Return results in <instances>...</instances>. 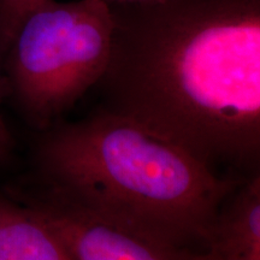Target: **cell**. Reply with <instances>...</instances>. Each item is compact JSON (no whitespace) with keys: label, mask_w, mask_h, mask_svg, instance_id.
Returning <instances> with one entry per match:
<instances>
[{"label":"cell","mask_w":260,"mask_h":260,"mask_svg":"<svg viewBox=\"0 0 260 260\" xmlns=\"http://www.w3.org/2000/svg\"><path fill=\"white\" fill-rule=\"evenodd\" d=\"M0 260H74L63 240L31 207L0 199Z\"/></svg>","instance_id":"cell-6"},{"label":"cell","mask_w":260,"mask_h":260,"mask_svg":"<svg viewBox=\"0 0 260 260\" xmlns=\"http://www.w3.org/2000/svg\"><path fill=\"white\" fill-rule=\"evenodd\" d=\"M204 252L207 260H260V174L232 191Z\"/></svg>","instance_id":"cell-5"},{"label":"cell","mask_w":260,"mask_h":260,"mask_svg":"<svg viewBox=\"0 0 260 260\" xmlns=\"http://www.w3.org/2000/svg\"><path fill=\"white\" fill-rule=\"evenodd\" d=\"M103 110L240 183L260 174V0L109 4Z\"/></svg>","instance_id":"cell-1"},{"label":"cell","mask_w":260,"mask_h":260,"mask_svg":"<svg viewBox=\"0 0 260 260\" xmlns=\"http://www.w3.org/2000/svg\"><path fill=\"white\" fill-rule=\"evenodd\" d=\"M0 139H4L6 140V136H5V129L4 126H3V123L0 121Z\"/></svg>","instance_id":"cell-9"},{"label":"cell","mask_w":260,"mask_h":260,"mask_svg":"<svg viewBox=\"0 0 260 260\" xmlns=\"http://www.w3.org/2000/svg\"><path fill=\"white\" fill-rule=\"evenodd\" d=\"M109 4H154L164 0H104Z\"/></svg>","instance_id":"cell-8"},{"label":"cell","mask_w":260,"mask_h":260,"mask_svg":"<svg viewBox=\"0 0 260 260\" xmlns=\"http://www.w3.org/2000/svg\"><path fill=\"white\" fill-rule=\"evenodd\" d=\"M30 207L56 230L74 260H207L204 249L162 245L50 193Z\"/></svg>","instance_id":"cell-4"},{"label":"cell","mask_w":260,"mask_h":260,"mask_svg":"<svg viewBox=\"0 0 260 260\" xmlns=\"http://www.w3.org/2000/svg\"><path fill=\"white\" fill-rule=\"evenodd\" d=\"M45 0H0V31L11 41L18 25L32 9Z\"/></svg>","instance_id":"cell-7"},{"label":"cell","mask_w":260,"mask_h":260,"mask_svg":"<svg viewBox=\"0 0 260 260\" xmlns=\"http://www.w3.org/2000/svg\"><path fill=\"white\" fill-rule=\"evenodd\" d=\"M5 142H6V140H4V139H0V155L3 154V151H4Z\"/></svg>","instance_id":"cell-10"},{"label":"cell","mask_w":260,"mask_h":260,"mask_svg":"<svg viewBox=\"0 0 260 260\" xmlns=\"http://www.w3.org/2000/svg\"><path fill=\"white\" fill-rule=\"evenodd\" d=\"M38 158L50 194L162 245L198 251L239 184L103 109L51 130Z\"/></svg>","instance_id":"cell-2"},{"label":"cell","mask_w":260,"mask_h":260,"mask_svg":"<svg viewBox=\"0 0 260 260\" xmlns=\"http://www.w3.org/2000/svg\"><path fill=\"white\" fill-rule=\"evenodd\" d=\"M113 17L104 0H45L11 39V74L22 105L47 125L103 79L112 50Z\"/></svg>","instance_id":"cell-3"}]
</instances>
